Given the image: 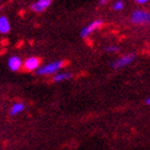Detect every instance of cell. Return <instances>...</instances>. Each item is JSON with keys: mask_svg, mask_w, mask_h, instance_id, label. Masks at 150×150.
Masks as SVG:
<instances>
[{"mask_svg": "<svg viewBox=\"0 0 150 150\" xmlns=\"http://www.w3.org/2000/svg\"><path fill=\"white\" fill-rule=\"evenodd\" d=\"M64 62L61 60H57V61H53L45 64L43 67H39L35 70V74L37 75H53L56 74L61 68L63 67Z\"/></svg>", "mask_w": 150, "mask_h": 150, "instance_id": "cell-1", "label": "cell"}, {"mask_svg": "<svg viewBox=\"0 0 150 150\" xmlns=\"http://www.w3.org/2000/svg\"><path fill=\"white\" fill-rule=\"evenodd\" d=\"M130 22L134 25L145 26L150 24V13L144 10H135L130 16Z\"/></svg>", "mask_w": 150, "mask_h": 150, "instance_id": "cell-2", "label": "cell"}, {"mask_svg": "<svg viewBox=\"0 0 150 150\" xmlns=\"http://www.w3.org/2000/svg\"><path fill=\"white\" fill-rule=\"evenodd\" d=\"M135 59V55L134 54H127L125 56H121L120 58H118L117 60L115 61H112V69H122V68H125V67L129 66L130 63L133 62V60Z\"/></svg>", "mask_w": 150, "mask_h": 150, "instance_id": "cell-3", "label": "cell"}, {"mask_svg": "<svg viewBox=\"0 0 150 150\" xmlns=\"http://www.w3.org/2000/svg\"><path fill=\"white\" fill-rule=\"evenodd\" d=\"M103 26V21L102 19H96L93 22H91L89 25L85 26L84 28L81 29V38H87L92 33V32L97 31Z\"/></svg>", "mask_w": 150, "mask_h": 150, "instance_id": "cell-4", "label": "cell"}, {"mask_svg": "<svg viewBox=\"0 0 150 150\" xmlns=\"http://www.w3.org/2000/svg\"><path fill=\"white\" fill-rule=\"evenodd\" d=\"M40 59L37 57H29L24 61L23 66L26 71H35L40 67Z\"/></svg>", "mask_w": 150, "mask_h": 150, "instance_id": "cell-5", "label": "cell"}, {"mask_svg": "<svg viewBox=\"0 0 150 150\" xmlns=\"http://www.w3.org/2000/svg\"><path fill=\"white\" fill-rule=\"evenodd\" d=\"M53 0H38L37 2H33L30 6V9L35 12H42L44 10H46L48 6L52 4Z\"/></svg>", "mask_w": 150, "mask_h": 150, "instance_id": "cell-6", "label": "cell"}, {"mask_svg": "<svg viewBox=\"0 0 150 150\" xmlns=\"http://www.w3.org/2000/svg\"><path fill=\"white\" fill-rule=\"evenodd\" d=\"M22 66H23V61L18 56L10 57L9 60H8V67H9V69L11 71H13V72L18 71L22 68Z\"/></svg>", "mask_w": 150, "mask_h": 150, "instance_id": "cell-7", "label": "cell"}, {"mask_svg": "<svg viewBox=\"0 0 150 150\" xmlns=\"http://www.w3.org/2000/svg\"><path fill=\"white\" fill-rule=\"evenodd\" d=\"M11 31V25L6 16H0V33L6 35Z\"/></svg>", "mask_w": 150, "mask_h": 150, "instance_id": "cell-8", "label": "cell"}, {"mask_svg": "<svg viewBox=\"0 0 150 150\" xmlns=\"http://www.w3.org/2000/svg\"><path fill=\"white\" fill-rule=\"evenodd\" d=\"M25 110V104L22 103V102H16L12 105L11 110H10V115L11 116H15L18 115L19 112H22L23 110Z\"/></svg>", "mask_w": 150, "mask_h": 150, "instance_id": "cell-9", "label": "cell"}, {"mask_svg": "<svg viewBox=\"0 0 150 150\" xmlns=\"http://www.w3.org/2000/svg\"><path fill=\"white\" fill-rule=\"evenodd\" d=\"M72 76H73L72 73H68V72L56 73V74H55V76H54V81H56V83H60V81L70 79Z\"/></svg>", "mask_w": 150, "mask_h": 150, "instance_id": "cell-10", "label": "cell"}, {"mask_svg": "<svg viewBox=\"0 0 150 150\" xmlns=\"http://www.w3.org/2000/svg\"><path fill=\"white\" fill-rule=\"evenodd\" d=\"M123 8H125V3H123L122 0H117L112 4V9L115 11H121V10H123Z\"/></svg>", "mask_w": 150, "mask_h": 150, "instance_id": "cell-11", "label": "cell"}, {"mask_svg": "<svg viewBox=\"0 0 150 150\" xmlns=\"http://www.w3.org/2000/svg\"><path fill=\"white\" fill-rule=\"evenodd\" d=\"M105 50L108 53H117L119 50V47L117 45H110V46L105 47Z\"/></svg>", "mask_w": 150, "mask_h": 150, "instance_id": "cell-12", "label": "cell"}, {"mask_svg": "<svg viewBox=\"0 0 150 150\" xmlns=\"http://www.w3.org/2000/svg\"><path fill=\"white\" fill-rule=\"evenodd\" d=\"M110 1H112V0H100V4L101 6H104V4H106V3H108Z\"/></svg>", "mask_w": 150, "mask_h": 150, "instance_id": "cell-13", "label": "cell"}, {"mask_svg": "<svg viewBox=\"0 0 150 150\" xmlns=\"http://www.w3.org/2000/svg\"><path fill=\"white\" fill-rule=\"evenodd\" d=\"M135 1H136L138 4H145V3L148 2V0H135Z\"/></svg>", "mask_w": 150, "mask_h": 150, "instance_id": "cell-14", "label": "cell"}, {"mask_svg": "<svg viewBox=\"0 0 150 150\" xmlns=\"http://www.w3.org/2000/svg\"><path fill=\"white\" fill-rule=\"evenodd\" d=\"M146 103L148 104V105H150V98H148V99H146V101H145Z\"/></svg>", "mask_w": 150, "mask_h": 150, "instance_id": "cell-15", "label": "cell"}, {"mask_svg": "<svg viewBox=\"0 0 150 150\" xmlns=\"http://www.w3.org/2000/svg\"><path fill=\"white\" fill-rule=\"evenodd\" d=\"M0 9H1V8H0Z\"/></svg>", "mask_w": 150, "mask_h": 150, "instance_id": "cell-16", "label": "cell"}]
</instances>
